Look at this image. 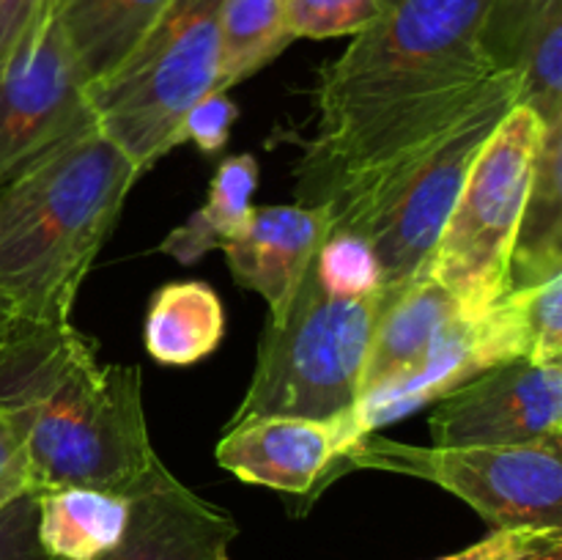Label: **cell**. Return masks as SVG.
<instances>
[{"mask_svg":"<svg viewBox=\"0 0 562 560\" xmlns=\"http://www.w3.org/2000/svg\"><path fill=\"white\" fill-rule=\"evenodd\" d=\"M492 0H390L316 88L318 132L296 165L302 206H327L409 163L499 75L483 49Z\"/></svg>","mask_w":562,"mask_h":560,"instance_id":"6da1fadb","label":"cell"},{"mask_svg":"<svg viewBox=\"0 0 562 560\" xmlns=\"http://www.w3.org/2000/svg\"><path fill=\"white\" fill-rule=\"evenodd\" d=\"M0 412L25 439L36 492L86 486L132 497L162 461L148 437L140 368L99 362L71 322L20 318L0 346Z\"/></svg>","mask_w":562,"mask_h":560,"instance_id":"7a4b0ae2","label":"cell"},{"mask_svg":"<svg viewBox=\"0 0 562 560\" xmlns=\"http://www.w3.org/2000/svg\"><path fill=\"white\" fill-rule=\"evenodd\" d=\"M137 179L135 163L88 121L0 184V291L22 322H71Z\"/></svg>","mask_w":562,"mask_h":560,"instance_id":"3957f363","label":"cell"},{"mask_svg":"<svg viewBox=\"0 0 562 560\" xmlns=\"http://www.w3.org/2000/svg\"><path fill=\"white\" fill-rule=\"evenodd\" d=\"M379 302L382 289L335 294L311 264L289 311L267 318L250 388L231 423L250 417L355 421Z\"/></svg>","mask_w":562,"mask_h":560,"instance_id":"277c9868","label":"cell"},{"mask_svg":"<svg viewBox=\"0 0 562 560\" xmlns=\"http://www.w3.org/2000/svg\"><path fill=\"white\" fill-rule=\"evenodd\" d=\"M516 102V71H499L470 113L426 152L366 190L324 206L329 231L355 234L371 247L384 289L412 283L428 272V258L472 163Z\"/></svg>","mask_w":562,"mask_h":560,"instance_id":"5b68a950","label":"cell"},{"mask_svg":"<svg viewBox=\"0 0 562 560\" xmlns=\"http://www.w3.org/2000/svg\"><path fill=\"white\" fill-rule=\"evenodd\" d=\"M223 0H173L104 80L88 86L99 130L146 173L181 143V121L217 88Z\"/></svg>","mask_w":562,"mask_h":560,"instance_id":"8992f818","label":"cell"},{"mask_svg":"<svg viewBox=\"0 0 562 560\" xmlns=\"http://www.w3.org/2000/svg\"><path fill=\"white\" fill-rule=\"evenodd\" d=\"M541 135V119L516 102L472 163L428 258L426 275L472 316L492 311L510 289V256Z\"/></svg>","mask_w":562,"mask_h":560,"instance_id":"52a82bcc","label":"cell"},{"mask_svg":"<svg viewBox=\"0 0 562 560\" xmlns=\"http://www.w3.org/2000/svg\"><path fill=\"white\" fill-rule=\"evenodd\" d=\"M344 470H384L437 483L475 508L492 530H562V434L505 448H423L362 434Z\"/></svg>","mask_w":562,"mask_h":560,"instance_id":"ba28073f","label":"cell"},{"mask_svg":"<svg viewBox=\"0 0 562 560\" xmlns=\"http://www.w3.org/2000/svg\"><path fill=\"white\" fill-rule=\"evenodd\" d=\"M86 91V77L47 0L0 75V184L93 121Z\"/></svg>","mask_w":562,"mask_h":560,"instance_id":"9c48e42d","label":"cell"},{"mask_svg":"<svg viewBox=\"0 0 562 560\" xmlns=\"http://www.w3.org/2000/svg\"><path fill=\"white\" fill-rule=\"evenodd\" d=\"M437 448H505L562 434V362L514 360L467 379L428 417Z\"/></svg>","mask_w":562,"mask_h":560,"instance_id":"30bf717a","label":"cell"},{"mask_svg":"<svg viewBox=\"0 0 562 560\" xmlns=\"http://www.w3.org/2000/svg\"><path fill=\"white\" fill-rule=\"evenodd\" d=\"M355 439H360L355 421L250 417L231 423L214 453L239 481L313 503L340 475V461Z\"/></svg>","mask_w":562,"mask_h":560,"instance_id":"8fae6325","label":"cell"},{"mask_svg":"<svg viewBox=\"0 0 562 560\" xmlns=\"http://www.w3.org/2000/svg\"><path fill=\"white\" fill-rule=\"evenodd\" d=\"M236 536L234 516L184 486L159 461L132 494L124 536L97 560H231Z\"/></svg>","mask_w":562,"mask_h":560,"instance_id":"7c38bea8","label":"cell"},{"mask_svg":"<svg viewBox=\"0 0 562 560\" xmlns=\"http://www.w3.org/2000/svg\"><path fill=\"white\" fill-rule=\"evenodd\" d=\"M327 231L324 206H256L245 228L223 245L225 261L236 283L269 302V318H280L300 291Z\"/></svg>","mask_w":562,"mask_h":560,"instance_id":"4fadbf2b","label":"cell"},{"mask_svg":"<svg viewBox=\"0 0 562 560\" xmlns=\"http://www.w3.org/2000/svg\"><path fill=\"white\" fill-rule=\"evenodd\" d=\"M472 316L456 294L423 275L404 285H382L376 327L362 368V399L409 377Z\"/></svg>","mask_w":562,"mask_h":560,"instance_id":"5bb4252c","label":"cell"},{"mask_svg":"<svg viewBox=\"0 0 562 560\" xmlns=\"http://www.w3.org/2000/svg\"><path fill=\"white\" fill-rule=\"evenodd\" d=\"M88 86L104 80L173 0H49Z\"/></svg>","mask_w":562,"mask_h":560,"instance_id":"9a60e30c","label":"cell"},{"mask_svg":"<svg viewBox=\"0 0 562 560\" xmlns=\"http://www.w3.org/2000/svg\"><path fill=\"white\" fill-rule=\"evenodd\" d=\"M558 272H562V121L543 126L510 256V289L543 283Z\"/></svg>","mask_w":562,"mask_h":560,"instance_id":"2e32d148","label":"cell"},{"mask_svg":"<svg viewBox=\"0 0 562 560\" xmlns=\"http://www.w3.org/2000/svg\"><path fill=\"white\" fill-rule=\"evenodd\" d=\"M38 538L53 560H97L119 544L132 497L102 489L64 486L36 492Z\"/></svg>","mask_w":562,"mask_h":560,"instance_id":"e0dca14e","label":"cell"},{"mask_svg":"<svg viewBox=\"0 0 562 560\" xmlns=\"http://www.w3.org/2000/svg\"><path fill=\"white\" fill-rule=\"evenodd\" d=\"M225 311L220 294L203 280L168 283L151 296L146 313L148 355L162 366H192L220 346Z\"/></svg>","mask_w":562,"mask_h":560,"instance_id":"ac0fdd59","label":"cell"},{"mask_svg":"<svg viewBox=\"0 0 562 560\" xmlns=\"http://www.w3.org/2000/svg\"><path fill=\"white\" fill-rule=\"evenodd\" d=\"M258 187V163L252 154H236L220 163L209 195L179 228L170 231L159 250L179 264H195L212 247H223L245 228Z\"/></svg>","mask_w":562,"mask_h":560,"instance_id":"d6986e66","label":"cell"},{"mask_svg":"<svg viewBox=\"0 0 562 560\" xmlns=\"http://www.w3.org/2000/svg\"><path fill=\"white\" fill-rule=\"evenodd\" d=\"M294 33L289 0H223L220 5V75L214 91H231L278 58Z\"/></svg>","mask_w":562,"mask_h":560,"instance_id":"ffe728a7","label":"cell"},{"mask_svg":"<svg viewBox=\"0 0 562 560\" xmlns=\"http://www.w3.org/2000/svg\"><path fill=\"white\" fill-rule=\"evenodd\" d=\"M519 104L530 108L543 126L562 121V3L552 5L532 31L519 64Z\"/></svg>","mask_w":562,"mask_h":560,"instance_id":"44dd1931","label":"cell"},{"mask_svg":"<svg viewBox=\"0 0 562 560\" xmlns=\"http://www.w3.org/2000/svg\"><path fill=\"white\" fill-rule=\"evenodd\" d=\"M525 335V360L562 362V272L508 291Z\"/></svg>","mask_w":562,"mask_h":560,"instance_id":"7402d4cb","label":"cell"},{"mask_svg":"<svg viewBox=\"0 0 562 560\" xmlns=\"http://www.w3.org/2000/svg\"><path fill=\"white\" fill-rule=\"evenodd\" d=\"M562 0H492L483 25V49L497 71H514L532 31Z\"/></svg>","mask_w":562,"mask_h":560,"instance_id":"603a6c76","label":"cell"},{"mask_svg":"<svg viewBox=\"0 0 562 560\" xmlns=\"http://www.w3.org/2000/svg\"><path fill=\"white\" fill-rule=\"evenodd\" d=\"M313 267L318 280L335 294H371L382 289L371 247L346 231H329Z\"/></svg>","mask_w":562,"mask_h":560,"instance_id":"cb8c5ba5","label":"cell"},{"mask_svg":"<svg viewBox=\"0 0 562 560\" xmlns=\"http://www.w3.org/2000/svg\"><path fill=\"white\" fill-rule=\"evenodd\" d=\"M390 0H289L294 38L357 36L379 20Z\"/></svg>","mask_w":562,"mask_h":560,"instance_id":"d4e9b609","label":"cell"},{"mask_svg":"<svg viewBox=\"0 0 562 560\" xmlns=\"http://www.w3.org/2000/svg\"><path fill=\"white\" fill-rule=\"evenodd\" d=\"M0 560H53L38 538L36 494L0 508Z\"/></svg>","mask_w":562,"mask_h":560,"instance_id":"484cf974","label":"cell"},{"mask_svg":"<svg viewBox=\"0 0 562 560\" xmlns=\"http://www.w3.org/2000/svg\"><path fill=\"white\" fill-rule=\"evenodd\" d=\"M236 113L239 110L228 99V91L206 93L201 102L192 104V110L181 121V143L192 141L201 148V154H217L228 143Z\"/></svg>","mask_w":562,"mask_h":560,"instance_id":"4316f807","label":"cell"},{"mask_svg":"<svg viewBox=\"0 0 562 560\" xmlns=\"http://www.w3.org/2000/svg\"><path fill=\"white\" fill-rule=\"evenodd\" d=\"M25 494H36L25 439L16 432L14 423L0 412V508Z\"/></svg>","mask_w":562,"mask_h":560,"instance_id":"83f0119b","label":"cell"},{"mask_svg":"<svg viewBox=\"0 0 562 560\" xmlns=\"http://www.w3.org/2000/svg\"><path fill=\"white\" fill-rule=\"evenodd\" d=\"M562 538V530H494L483 541L442 560H516Z\"/></svg>","mask_w":562,"mask_h":560,"instance_id":"f1b7e54d","label":"cell"},{"mask_svg":"<svg viewBox=\"0 0 562 560\" xmlns=\"http://www.w3.org/2000/svg\"><path fill=\"white\" fill-rule=\"evenodd\" d=\"M47 0H0V75L36 25Z\"/></svg>","mask_w":562,"mask_h":560,"instance_id":"f546056e","label":"cell"},{"mask_svg":"<svg viewBox=\"0 0 562 560\" xmlns=\"http://www.w3.org/2000/svg\"><path fill=\"white\" fill-rule=\"evenodd\" d=\"M16 324H20V316H16L14 305H11V302L3 296V291H0V346L9 340V335L14 333Z\"/></svg>","mask_w":562,"mask_h":560,"instance_id":"4dcf8cb0","label":"cell"},{"mask_svg":"<svg viewBox=\"0 0 562 560\" xmlns=\"http://www.w3.org/2000/svg\"><path fill=\"white\" fill-rule=\"evenodd\" d=\"M516 560H562V538L547 544V547H541V549H532V552L521 555V558H516Z\"/></svg>","mask_w":562,"mask_h":560,"instance_id":"1f68e13d","label":"cell"}]
</instances>
